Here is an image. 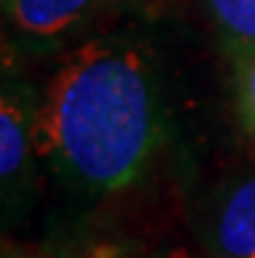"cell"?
<instances>
[{
	"mask_svg": "<svg viewBox=\"0 0 255 258\" xmlns=\"http://www.w3.org/2000/svg\"><path fill=\"white\" fill-rule=\"evenodd\" d=\"M156 258H206V255H201L198 250H193L190 245H183V242H177V245L164 248Z\"/></svg>",
	"mask_w": 255,
	"mask_h": 258,
	"instance_id": "obj_8",
	"label": "cell"
},
{
	"mask_svg": "<svg viewBox=\"0 0 255 258\" xmlns=\"http://www.w3.org/2000/svg\"><path fill=\"white\" fill-rule=\"evenodd\" d=\"M3 3H6V0H3Z\"/></svg>",
	"mask_w": 255,
	"mask_h": 258,
	"instance_id": "obj_10",
	"label": "cell"
},
{
	"mask_svg": "<svg viewBox=\"0 0 255 258\" xmlns=\"http://www.w3.org/2000/svg\"><path fill=\"white\" fill-rule=\"evenodd\" d=\"M216 258H255V175L224 188L208 227Z\"/></svg>",
	"mask_w": 255,
	"mask_h": 258,
	"instance_id": "obj_3",
	"label": "cell"
},
{
	"mask_svg": "<svg viewBox=\"0 0 255 258\" xmlns=\"http://www.w3.org/2000/svg\"><path fill=\"white\" fill-rule=\"evenodd\" d=\"M86 258H130V255H125L123 250L115 248V245H97Z\"/></svg>",
	"mask_w": 255,
	"mask_h": 258,
	"instance_id": "obj_9",
	"label": "cell"
},
{
	"mask_svg": "<svg viewBox=\"0 0 255 258\" xmlns=\"http://www.w3.org/2000/svg\"><path fill=\"white\" fill-rule=\"evenodd\" d=\"M229 55L237 117L255 144V47H229Z\"/></svg>",
	"mask_w": 255,
	"mask_h": 258,
	"instance_id": "obj_6",
	"label": "cell"
},
{
	"mask_svg": "<svg viewBox=\"0 0 255 258\" xmlns=\"http://www.w3.org/2000/svg\"><path fill=\"white\" fill-rule=\"evenodd\" d=\"M39 94L24 84H6L0 94V180L6 204L32 183L37 157L34 123Z\"/></svg>",
	"mask_w": 255,
	"mask_h": 258,
	"instance_id": "obj_2",
	"label": "cell"
},
{
	"mask_svg": "<svg viewBox=\"0 0 255 258\" xmlns=\"http://www.w3.org/2000/svg\"><path fill=\"white\" fill-rule=\"evenodd\" d=\"M94 0H6V13L19 32L34 39H52L76 24Z\"/></svg>",
	"mask_w": 255,
	"mask_h": 258,
	"instance_id": "obj_4",
	"label": "cell"
},
{
	"mask_svg": "<svg viewBox=\"0 0 255 258\" xmlns=\"http://www.w3.org/2000/svg\"><path fill=\"white\" fill-rule=\"evenodd\" d=\"M3 258H57V255L39 253V250H32V248H19V245L6 242V245H3Z\"/></svg>",
	"mask_w": 255,
	"mask_h": 258,
	"instance_id": "obj_7",
	"label": "cell"
},
{
	"mask_svg": "<svg viewBox=\"0 0 255 258\" xmlns=\"http://www.w3.org/2000/svg\"><path fill=\"white\" fill-rule=\"evenodd\" d=\"M159 141L156 71L133 39H86L39 94L37 157L81 190L120 193L138 183Z\"/></svg>",
	"mask_w": 255,
	"mask_h": 258,
	"instance_id": "obj_1",
	"label": "cell"
},
{
	"mask_svg": "<svg viewBox=\"0 0 255 258\" xmlns=\"http://www.w3.org/2000/svg\"><path fill=\"white\" fill-rule=\"evenodd\" d=\"M229 47H255V0H203Z\"/></svg>",
	"mask_w": 255,
	"mask_h": 258,
	"instance_id": "obj_5",
	"label": "cell"
}]
</instances>
